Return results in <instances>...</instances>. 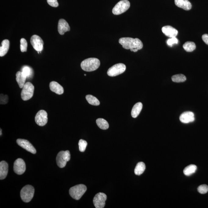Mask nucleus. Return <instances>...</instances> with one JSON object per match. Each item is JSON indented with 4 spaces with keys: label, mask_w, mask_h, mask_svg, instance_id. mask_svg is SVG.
<instances>
[{
    "label": "nucleus",
    "mask_w": 208,
    "mask_h": 208,
    "mask_svg": "<svg viewBox=\"0 0 208 208\" xmlns=\"http://www.w3.org/2000/svg\"><path fill=\"white\" fill-rule=\"evenodd\" d=\"M162 31L166 36L170 38L176 37L178 34V30L172 26H166L162 27Z\"/></svg>",
    "instance_id": "nucleus-16"
},
{
    "label": "nucleus",
    "mask_w": 208,
    "mask_h": 208,
    "mask_svg": "<svg viewBox=\"0 0 208 208\" xmlns=\"http://www.w3.org/2000/svg\"><path fill=\"white\" fill-rule=\"evenodd\" d=\"M175 3L177 7L188 11L191 9L192 5L188 0H175Z\"/></svg>",
    "instance_id": "nucleus-18"
},
{
    "label": "nucleus",
    "mask_w": 208,
    "mask_h": 208,
    "mask_svg": "<svg viewBox=\"0 0 208 208\" xmlns=\"http://www.w3.org/2000/svg\"><path fill=\"white\" fill-rule=\"evenodd\" d=\"M87 190V187L83 184H79L71 187L69 190L70 196L76 200L81 199Z\"/></svg>",
    "instance_id": "nucleus-3"
},
{
    "label": "nucleus",
    "mask_w": 208,
    "mask_h": 208,
    "mask_svg": "<svg viewBox=\"0 0 208 208\" xmlns=\"http://www.w3.org/2000/svg\"><path fill=\"white\" fill-rule=\"evenodd\" d=\"M20 49L22 52L27 51V43L24 38H22L20 40Z\"/></svg>",
    "instance_id": "nucleus-31"
},
{
    "label": "nucleus",
    "mask_w": 208,
    "mask_h": 208,
    "mask_svg": "<svg viewBox=\"0 0 208 208\" xmlns=\"http://www.w3.org/2000/svg\"><path fill=\"white\" fill-rule=\"evenodd\" d=\"M35 122L39 126L46 125L48 121V114L45 110H41L36 114L35 118Z\"/></svg>",
    "instance_id": "nucleus-9"
},
{
    "label": "nucleus",
    "mask_w": 208,
    "mask_h": 208,
    "mask_svg": "<svg viewBox=\"0 0 208 208\" xmlns=\"http://www.w3.org/2000/svg\"><path fill=\"white\" fill-rule=\"evenodd\" d=\"M143 105L141 102H138L133 106L131 112V116L133 118H136L138 116L142 109Z\"/></svg>",
    "instance_id": "nucleus-21"
},
{
    "label": "nucleus",
    "mask_w": 208,
    "mask_h": 208,
    "mask_svg": "<svg viewBox=\"0 0 208 208\" xmlns=\"http://www.w3.org/2000/svg\"><path fill=\"white\" fill-rule=\"evenodd\" d=\"M49 88L51 91L57 94L61 95L64 93L63 88L56 81H52L50 83Z\"/></svg>",
    "instance_id": "nucleus-17"
},
{
    "label": "nucleus",
    "mask_w": 208,
    "mask_h": 208,
    "mask_svg": "<svg viewBox=\"0 0 208 208\" xmlns=\"http://www.w3.org/2000/svg\"><path fill=\"white\" fill-rule=\"evenodd\" d=\"M1 134H2V129H1V134H0V135H1Z\"/></svg>",
    "instance_id": "nucleus-36"
},
{
    "label": "nucleus",
    "mask_w": 208,
    "mask_h": 208,
    "mask_svg": "<svg viewBox=\"0 0 208 208\" xmlns=\"http://www.w3.org/2000/svg\"><path fill=\"white\" fill-rule=\"evenodd\" d=\"M30 42L33 48L38 52H41L43 49V41L38 35H33L30 38Z\"/></svg>",
    "instance_id": "nucleus-10"
},
{
    "label": "nucleus",
    "mask_w": 208,
    "mask_h": 208,
    "mask_svg": "<svg viewBox=\"0 0 208 208\" xmlns=\"http://www.w3.org/2000/svg\"><path fill=\"white\" fill-rule=\"evenodd\" d=\"M26 170L25 163L23 160L18 159L14 164V171L17 175H20L24 173Z\"/></svg>",
    "instance_id": "nucleus-12"
},
{
    "label": "nucleus",
    "mask_w": 208,
    "mask_h": 208,
    "mask_svg": "<svg viewBox=\"0 0 208 208\" xmlns=\"http://www.w3.org/2000/svg\"><path fill=\"white\" fill-rule=\"evenodd\" d=\"M34 87L31 83H25L21 93V97L24 101H27L33 97L34 92Z\"/></svg>",
    "instance_id": "nucleus-5"
},
{
    "label": "nucleus",
    "mask_w": 208,
    "mask_h": 208,
    "mask_svg": "<svg viewBox=\"0 0 208 208\" xmlns=\"http://www.w3.org/2000/svg\"><path fill=\"white\" fill-rule=\"evenodd\" d=\"M119 42L121 44L123 48L126 49H130L131 51L137 52L143 47V44L142 41L138 38H122L119 40Z\"/></svg>",
    "instance_id": "nucleus-1"
},
{
    "label": "nucleus",
    "mask_w": 208,
    "mask_h": 208,
    "mask_svg": "<svg viewBox=\"0 0 208 208\" xmlns=\"http://www.w3.org/2000/svg\"><path fill=\"white\" fill-rule=\"evenodd\" d=\"M178 43V39L176 37L171 38L170 39H168L167 41V43L169 46H171L174 44H177Z\"/></svg>",
    "instance_id": "nucleus-33"
},
{
    "label": "nucleus",
    "mask_w": 208,
    "mask_h": 208,
    "mask_svg": "<svg viewBox=\"0 0 208 208\" xmlns=\"http://www.w3.org/2000/svg\"><path fill=\"white\" fill-rule=\"evenodd\" d=\"M10 46L9 41L7 39H5L1 43V46L0 47V56H4L7 53L9 49Z\"/></svg>",
    "instance_id": "nucleus-20"
},
{
    "label": "nucleus",
    "mask_w": 208,
    "mask_h": 208,
    "mask_svg": "<svg viewBox=\"0 0 208 208\" xmlns=\"http://www.w3.org/2000/svg\"><path fill=\"white\" fill-rule=\"evenodd\" d=\"M79 150L81 152H84L86 150L88 143L85 140L81 139L79 142Z\"/></svg>",
    "instance_id": "nucleus-30"
},
{
    "label": "nucleus",
    "mask_w": 208,
    "mask_h": 208,
    "mask_svg": "<svg viewBox=\"0 0 208 208\" xmlns=\"http://www.w3.org/2000/svg\"><path fill=\"white\" fill-rule=\"evenodd\" d=\"M183 48L187 52H191L194 51L196 48L195 43L193 42L188 41L186 42L183 45Z\"/></svg>",
    "instance_id": "nucleus-26"
},
{
    "label": "nucleus",
    "mask_w": 208,
    "mask_h": 208,
    "mask_svg": "<svg viewBox=\"0 0 208 208\" xmlns=\"http://www.w3.org/2000/svg\"><path fill=\"white\" fill-rule=\"evenodd\" d=\"M146 166L144 163L140 162L137 164L134 169V172L135 175H140L144 172Z\"/></svg>",
    "instance_id": "nucleus-23"
},
{
    "label": "nucleus",
    "mask_w": 208,
    "mask_h": 208,
    "mask_svg": "<svg viewBox=\"0 0 208 208\" xmlns=\"http://www.w3.org/2000/svg\"><path fill=\"white\" fill-rule=\"evenodd\" d=\"M16 142L17 144L19 146L25 149L27 151L30 152L34 154L36 153V149L28 141L24 139H18Z\"/></svg>",
    "instance_id": "nucleus-13"
},
{
    "label": "nucleus",
    "mask_w": 208,
    "mask_h": 208,
    "mask_svg": "<svg viewBox=\"0 0 208 208\" xmlns=\"http://www.w3.org/2000/svg\"><path fill=\"white\" fill-rule=\"evenodd\" d=\"M71 155L68 150L61 151L58 153L56 157L57 165L59 167L63 168L65 167L67 162L70 160Z\"/></svg>",
    "instance_id": "nucleus-7"
},
{
    "label": "nucleus",
    "mask_w": 208,
    "mask_h": 208,
    "mask_svg": "<svg viewBox=\"0 0 208 208\" xmlns=\"http://www.w3.org/2000/svg\"><path fill=\"white\" fill-rule=\"evenodd\" d=\"M86 99L87 102L90 105L94 106H99L100 104L99 99L91 95H87L86 96Z\"/></svg>",
    "instance_id": "nucleus-27"
},
{
    "label": "nucleus",
    "mask_w": 208,
    "mask_h": 208,
    "mask_svg": "<svg viewBox=\"0 0 208 208\" xmlns=\"http://www.w3.org/2000/svg\"><path fill=\"white\" fill-rule=\"evenodd\" d=\"M126 69L125 64L123 63L116 64L108 69L107 74L109 77H116L124 73Z\"/></svg>",
    "instance_id": "nucleus-8"
},
{
    "label": "nucleus",
    "mask_w": 208,
    "mask_h": 208,
    "mask_svg": "<svg viewBox=\"0 0 208 208\" xmlns=\"http://www.w3.org/2000/svg\"><path fill=\"white\" fill-rule=\"evenodd\" d=\"M197 169L195 165L192 164L186 167L184 170V173L185 175L190 176L194 174Z\"/></svg>",
    "instance_id": "nucleus-24"
},
{
    "label": "nucleus",
    "mask_w": 208,
    "mask_h": 208,
    "mask_svg": "<svg viewBox=\"0 0 208 208\" xmlns=\"http://www.w3.org/2000/svg\"><path fill=\"white\" fill-rule=\"evenodd\" d=\"M34 193V188L32 186H25L20 191V197L22 200L25 203H29L33 198Z\"/></svg>",
    "instance_id": "nucleus-4"
},
{
    "label": "nucleus",
    "mask_w": 208,
    "mask_h": 208,
    "mask_svg": "<svg viewBox=\"0 0 208 208\" xmlns=\"http://www.w3.org/2000/svg\"><path fill=\"white\" fill-rule=\"evenodd\" d=\"M47 2L52 7H56L59 5L57 0H47Z\"/></svg>",
    "instance_id": "nucleus-34"
},
{
    "label": "nucleus",
    "mask_w": 208,
    "mask_h": 208,
    "mask_svg": "<svg viewBox=\"0 0 208 208\" xmlns=\"http://www.w3.org/2000/svg\"><path fill=\"white\" fill-rule=\"evenodd\" d=\"M84 76H86V74H84Z\"/></svg>",
    "instance_id": "nucleus-37"
},
{
    "label": "nucleus",
    "mask_w": 208,
    "mask_h": 208,
    "mask_svg": "<svg viewBox=\"0 0 208 208\" xmlns=\"http://www.w3.org/2000/svg\"><path fill=\"white\" fill-rule=\"evenodd\" d=\"M180 120L181 122L184 124H188L194 121V115L191 111H187L181 114L180 116Z\"/></svg>",
    "instance_id": "nucleus-14"
},
{
    "label": "nucleus",
    "mask_w": 208,
    "mask_h": 208,
    "mask_svg": "<svg viewBox=\"0 0 208 208\" xmlns=\"http://www.w3.org/2000/svg\"><path fill=\"white\" fill-rule=\"evenodd\" d=\"M8 172V165L5 161H1L0 163V179H5Z\"/></svg>",
    "instance_id": "nucleus-19"
},
{
    "label": "nucleus",
    "mask_w": 208,
    "mask_h": 208,
    "mask_svg": "<svg viewBox=\"0 0 208 208\" xmlns=\"http://www.w3.org/2000/svg\"><path fill=\"white\" fill-rule=\"evenodd\" d=\"M130 5V2L128 0H121L113 7L112 13L116 15L121 14L127 11L129 9Z\"/></svg>",
    "instance_id": "nucleus-6"
},
{
    "label": "nucleus",
    "mask_w": 208,
    "mask_h": 208,
    "mask_svg": "<svg viewBox=\"0 0 208 208\" xmlns=\"http://www.w3.org/2000/svg\"><path fill=\"white\" fill-rule=\"evenodd\" d=\"M96 124L101 129L105 130L109 128V125L107 121L102 118H99L96 120Z\"/></svg>",
    "instance_id": "nucleus-25"
},
{
    "label": "nucleus",
    "mask_w": 208,
    "mask_h": 208,
    "mask_svg": "<svg viewBox=\"0 0 208 208\" xmlns=\"http://www.w3.org/2000/svg\"><path fill=\"white\" fill-rule=\"evenodd\" d=\"M198 191L201 194H206L208 191V186L206 185H202L197 188Z\"/></svg>",
    "instance_id": "nucleus-32"
},
{
    "label": "nucleus",
    "mask_w": 208,
    "mask_h": 208,
    "mask_svg": "<svg viewBox=\"0 0 208 208\" xmlns=\"http://www.w3.org/2000/svg\"><path fill=\"white\" fill-rule=\"evenodd\" d=\"M107 199L106 195L103 193H99L94 198V205L96 208H103L105 207V201Z\"/></svg>",
    "instance_id": "nucleus-11"
},
{
    "label": "nucleus",
    "mask_w": 208,
    "mask_h": 208,
    "mask_svg": "<svg viewBox=\"0 0 208 208\" xmlns=\"http://www.w3.org/2000/svg\"><path fill=\"white\" fill-rule=\"evenodd\" d=\"M202 39H203V40L205 42V43L208 45V34H203L202 36Z\"/></svg>",
    "instance_id": "nucleus-35"
},
{
    "label": "nucleus",
    "mask_w": 208,
    "mask_h": 208,
    "mask_svg": "<svg viewBox=\"0 0 208 208\" xmlns=\"http://www.w3.org/2000/svg\"><path fill=\"white\" fill-rule=\"evenodd\" d=\"M16 80L20 88H23V86L25 84L26 77L21 71H18L16 74Z\"/></svg>",
    "instance_id": "nucleus-22"
},
{
    "label": "nucleus",
    "mask_w": 208,
    "mask_h": 208,
    "mask_svg": "<svg viewBox=\"0 0 208 208\" xmlns=\"http://www.w3.org/2000/svg\"><path fill=\"white\" fill-rule=\"evenodd\" d=\"M21 72L23 74L27 77L29 78L32 77L33 74V70L30 67L27 66H24L22 68Z\"/></svg>",
    "instance_id": "nucleus-28"
},
{
    "label": "nucleus",
    "mask_w": 208,
    "mask_h": 208,
    "mask_svg": "<svg viewBox=\"0 0 208 208\" xmlns=\"http://www.w3.org/2000/svg\"><path fill=\"white\" fill-rule=\"evenodd\" d=\"M100 65V61L98 59L89 58L83 61L81 64V66L84 71L91 72L98 69Z\"/></svg>",
    "instance_id": "nucleus-2"
},
{
    "label": "nucleus",
    "mask_w": 208,
    "mask_h": 208,
    "mask_svg": "<svg viewBox=\"0 0 208 208\" xmlns=\"http://www.w3.org/2000/svg\"><path fill=\"white\" fill-rule=\"evenodd\" d=\"M172 80L174 82H184L186 80V77L184 74H178L172 76Z\"/></svg>",
    "instance_id": "nucleus-29"
},
{
    "label": "nucleus",
    "mask_w": 208,
    "mask_h": 208,
    "mask_svg": "<svg viewBox=\"0 0 208 208\" xmlns=\"http://www.w3.org/2000/svg\"><path fill=\"white\" fill-rule=\"evenodd\" d=\"M70 30V26L66 21L64 19L60 20L58 24V31L59 34L64 35L66 32Z\"/></svg>",
    "instance_id": "nucleus-15"
}]
</instances>
